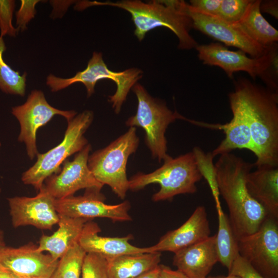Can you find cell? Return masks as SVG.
<instances>
[{
  "label": "cell",
  "mask_w": 278,
  "mask_h": 278,
  "mask_svg": "<svg viewBox=\"0 0 278 278\" xmlns=\"http://www.w3.org/2000/svg\"><path fill=\"white\" fill-rule=\"evenodd\" d=\"M80 278H109L107 260L94 253H86Z\"/></svg>",
  "instance_id": "obj_30"
},
{
  "label": "cell",
  "mask_w": 278,
  "mask_h": 278,
  "mask_svg": "<svg viewBox=\"0 0 278 278\" xmlns=\"http://www.w3.org/2000/svg\"><path fill=\"white\" fill-rule=\"evenodd\" d=\"M1 143L0 142V149H1Z\"/></svg>",
  "instance_id": "obj_41"
},
{
  "label": "cell",
  "mask_w": 278,
  "mask_h": 278,
  "mask_svg": "<svg viewBox=\"0 0 278 278\" xmlns=\"http://www.w3.org/2000/svg\"><path fill=\"white\" fill-rule=\"evenodd\" d=\"M160 264L153 269L141 275L136 278H159Z\"/></svg>",
  "instance_id": "obj_37"
},
{
  "label": "cell",
  "mask_w": 278,
  "mask_h": 278,
  "mask_svg": "<svg viewBox=\"0 0 278 278\" xmlns=\"http://www.w3.org/2000/svg\"><path fill=\"white\" fill-rule=\"evenodd\" d=\"M261 12H265L278 19V1L277 0L261 1L260 4Z\"/></svg>",
  "instance_id": "obj_35"
},
{
  "label": "cell",
  "mask_w": 278,
  "mask_h": 278,
  "mask_svg": "<svg viewBox=\"0 0 278 278\" xmlns=\"http://www.w3.org/2000/svg\"><path fill=\"white\" fill-rule=\"evenodd\" d=\"M11 113L21 126L18 141L25 144L27 155L31 160L39 153L36 145L37 130L55 115L62 116L68 121L77 114L74 110L64 111L52 107L43 92L37 90L31 92L24 104L12 107Z\"/></svg>",
  "instance_id": "obj_11"
},
{
  "label": "cell",
  "mask_w": 278,
  "mask_h": 278,
  "mask_svg": "<svg viewBox=\"0 0 278 278\" xmlns=\"http://www.w3.org/2000/svg\"><path fill=\"white\" fill-rule=\"evenodd\" d=\"M173 265L188 278H205L218 262L216 234L174 253Z\"/></svg>",
  "instance_id": "obj_20"
},
{
  "label": "cell",
  "mask_w": 278,
  "mask_h": 278,
  "mask_svg": "<svg viewBox=\"0 0 278 278\" xmlns=\"http://www.w3.org/2000/svg\"><path fill=\"white\" fill-rule=\"evenodd\" d=\"M159 278H188L179 270H173L169 267L160 265Z\"/></svg>",
  "instance_id": "obj_36"
},
{
  "label": "cell",
  "mask_w": 278,
  "mask_h": 278,
  "mask_svg": "<svg viewBox=\"0 0 278 278\" xmlns=\"http://www.w3.org/2000/svg\"><path fill=\"white\" fill-rule=\"evenodd\" d=\"M132 89L137 99V111L127 119L126 125L144 129L145 143L152 157L161 162L169 156L165 135L168 126L177 119L185 120L186 118L170 110L163 101L150 96L140 83L137 82Z\"/></svg>",
  "instance_id": "obj_8"
},
{
  "label": "cell",
  "mask_w": 278,
  "mask_h": 278,
  "mask_svg": "<svg viewBox=\"0 0 278 278\" xmlns=\"http://www.w3.org/2000/svg\"><path fill=\"white\" fill-rule=\"evenodd\" d=\"M246 187L269 216L278 219V166L256 168L248 173Z\"/></svg>",
  "instance_id": "obj_21"
},
{
  "label": "cell",
  "mask_w": 278,
  "mask_h": 278,
  "mask_svg": "<svg viewBox=\"0 0 278 278\" xmlns=\"http://www.w3.org/2000/svg\"><path fill=\"white\" fill-rule=\"evenodd\" d=\"M105 198L100 190L86 189L83 196H71L56 199L55 206L58 215L89 220L95 218H105L114 222L131 220L129 214L128 201L114 205L104 202Z\"/></svg>",
  "instance_id": "obj_12"
},
{
  "label": "cell",
  "mask_w": 278,
  "mask_h": 278,
  "mask_svg": "<svg viewBox=\"0 0 278 278\" xmlns=\"http://www.w3.org/2000/svg\"><path fill=\"white\" fill-rule=\"evenodd\" d=\"M260 0H253L237 26L258 44L268 47L277 43L278 31L263 16L260 10Z\"/></svg>",
  "instance_id": "obj_24"
},
{
  "label": "cell",
  "mask_w": 278,
  "mask_h": 278,
  "mask_svg": "<svg viewBox=\"0 0 278 278\" xmlns=\"http://www.w3.org/2000/svg\"><path fill=\"white\" fill-rule=\"evenodd\" d=\"M40 2L39 0L21 1L20 9L15 12L16 29L18 32L27 29V25L36 14V5Z\"/></svg>",
  "instance_id": "obj_32"
},
{
  "label": "cell",
  "mask_w": 278,
  "mask_h": 278,
  "mask_svg": "<svg viewBox=\"0 0 278 278\" xmlns=\"http://www.w3.org/2000/svg\"><path fill=\"white\" fill-rule=\"evenodd\" d=\"M186 11L191 19L193 28L226 46L236 47L251 57L259 58L263 56L270 47H264L254 41L236 24L227 22L217 16L193 11L189 8L188 3Z\"/></svg>",
  "instance_id": "obj_15"
},
{
  "label": "cell",
  "mask_w": 278,
  "mask_h": 278,
  "mask_svg": "<svg viewBox=\"0 0 278 278\" xmlns=\"http://www.w3.org/2000/svg\"><path fill=\"white\" fill-rule=\"evenodd\" d=\"M159 252L129 254L107 259L109 278H136L157 267Z\"/></svg>",
  "instance_id": "obj_23"
},
{
  "label": "cell",
  "mask_w": 278,
  "mask_h": 278,
  "mask_svg": "<svg viewBox=\"0 0 278 278\" xmlns=\"http://www.w3.org/2000/svg\"><path fill=\"white\" fill-rule=\"evenodd\" d=\"M192 152L202 177L205 178L210 187L216 208L221 207L216 169L213 163L214 157L211 152L205 153L198 147H195Z\"/></svg>",
  "instance_id": "obj_28"
},
{
  "label": "cell",
  "mask_w": 278,
  "mask_h": 278,
  "mask_svg": "<svg viewBox=\"0 0 278 278\" xmlns=\"http://www.w3.org/2000/svg\"><path fill=\"white\" fill-rule=\"evenodd\" d=\"M184 1L164 0L143 2L139 0L113 2L82 1L83 10L93 6H109L128 11L135 25L134 35L141 41L146 34L154 28L164 27L169 29L179 40L178 48L190 49L198 45L190 36L192 22L186 11Z\"/></svg>",
  "instance_id": "obj_3"
},
{
  "label": "cell",
  "mask_w": 278,
  "mask_h": 278,
  "mask_svg": "<svg viewBox=\"0 0 278 278\" xmlns=\"http://www.w3.org/2000/svg\"><path fill=\"white\" fill-rule=\"evenodd\" d=\"M205 278H240V277L237 275L229 274L228 276H225V277H221V276L206 277Z\"/></svg>",
  "instance_id": "obj_40"
},
{
  "label": "cell",
  "mask_w": 278,
  "mask_h": 278,
  "mask_svg": "<svg viewBox=\"0 0 278 278\" xmlns=\"http://www.w3.org/2000/svg\"><path fill=\"white\" fill-rule=\"evenodd\" d=\"M6 48L3 38L0 37V90L6 94L24 96L27 74L20 75L5 62L3 54Z\"/></svg>",
  "instance_id": "obj_26"
},
{
  "label": "cell",
  "mask_w": 278,
  "mask_h": 278,
  "mask_svg": "<svg viewBox=\"0 0 278 278\" xmlns=\"http://www.w3.org/2000/svg\"><path fill=\"white\" fill-rule=\"evenodd\" d=\"M217 211L218 229L216 234V246L218 262L229 271L239 254L237 240L234 234L229 219L222 207L217 208Z\"/></svg>",
  "instance_id": "obj_25"
},
{
  "label": "cell",
  "mask_w": 278,
  "mask_h": 278,
  "mask_svg": "<svg viewBox=\"0 0 278 278\" xmlns=\"http://www.w3.org/2000/svg\"><path fill=\"white\" fill-rule=\"evenodd\" d=\"M211 230L204 206L196 207L189 218L178 228L168 231L154 245L149 247L151 252H176L203 240L210 236Z\"/></svg>",
  "instance_id": "obj_18"
},
{
  "label": "cell",
  "mask_w": 278,
  "mask_h": 278,
  "mask_svg": "<svg viewBox=\"0 0 278 278\" xmlns=\"http://www.w3.org/2000/svg\"><path fill=\"white\" fill-rule=\"evenodd\" d=\"M139 144L136 128L128 130L107 147L89 155L88 165L95 179L101 184L109 186L113 193L124 199L129 189L126 165L129 156Z\"/></svg>",
  "instance_id": "obj_6"
},
{
  "label": "cell",
  "mask_w": 278,
  "mask_h": 278,
  "mask_svg": "<svg viewBox=\"0 0 278 278\" xmlns=\"http://www.w3.org/2000/svg\"><path fill=\"white\" fill-rule=\"evenodd\" d=\"M86 254L79 243L75 244L59 259L50 278H80Z\"/></svg>",
  "instance_id": "obj_27"
},
{
  "label": "cell",
  "mask_w": 278,
  "mask_h": 278,
  "mask_svg": "<svg viewBox=\"0 0 278 278\" xmlns=\"http://www.w3.org/2000/svg\"><path fill=\"white\" fill-rule=\"evenodd\" d=\"M91 146L88 144L77 153L73 161L66 160L60 171L48 177L43 186L56 199L73 196L81 189L100 190L103 185L94 177L88 165Z\"/></svg>",
  "instance_id": "obj_13"
},
{
  "label": "cell",
  "mask_w": 278,
  "mask_h": 278,
  "mask_svg": "<svg viewBox=\"0 0 278 278\" xmlns=\"http://www.w3.org/2000/svg\"><path fill=\"white\" fill-rule=\"evenodd\" d=\"M143 71L138 68H129L121 72L110 70L105 63L102 54L94 51L86 67L78 72L71 78H63L49 75L46 78V84L53 92H58L71 85L81 82L85 86L87 96L90 97L95 92L96 83L102 79H108L116 85L115 93L109 96V101L116 114H118L131 89L143 77Z\"/></svg>",
  "instance_id": "obj_5"
},
{
  "label": "cell",
  "mask_w": 278,
  "mask_h": 278,
  "mask_svg": "<svg viewBox=\"0 0 278 278\" xmlns=\"http://www.w3.org/2000/svg\"><path fill=\"white\" fill-rule=\"evenodd\" d=\"M229 274L237 275L240 278H265L239 254L233 262Z\"/></svg>",
  "instance_id": "obj_33"
},
{
  "label": "cell",
  "mask_w": 278,
  "mask_h": 278,
  "mask_svg": "<svg viewBox=\"0 0 278 278\" xmlns=\"http://www.w3.org/2000/svg\"><path fill=\"white\" fill-rule=\"evenodd\" d=\"M15 1L0 0V37L8 35L14 37L19 33L12 25V18L15 8Z\"/></svg>",
  "instance_id": "obj_31"
},
{
  "label": "cell",
  "mask_w": 278,
  "mask_h": 278,
  "mask_svg": "<svg viewBox=\"0 0 278 278\" xmlns=\"http://www.w3.org/2000/svg\"><path fill=\"white\" fill-rule=\"evenodd\" d=\"M101 229L98 224L89 220L83 228L79 245L86 253H94L106 259L121 255L151 252L149 247L140 248L131 245V234L121 237H105L99 235Z\"/></svg>",
  "instance_id": "obj_19"
},
{
  "label": "cell",
  "mask_w": 278,
  "mask_h": 278,
  "mask_svg": "<svg viewBox=\"0 0 278 278\" xmlns=\"http://www.w3.org/2000/svg\"><path fill=\"white\" fill-rule=\"evenodd\" d=\"M93 113L85 110L67 121L62 141L44 153H38L35 164L23 173L21 180L39 190L45 180L61 170L60 165L71 155L78 153L88 144L84 133L93 120Z\"/></svg>",
  "instance_id": "obj_7"
},
{
  "label": "cell",
  "mask_w": 278,
  "mask_h": 278,
  "mask_svg": "<svg viewBox=\"0 0 278 278\" xmlns=\"http://www.w3.org/2000/svg\"><path fill=\"white\" fill-rule=\"evenodd\" d=\"M253 0H221L217 17L232 24L244 17Z\"/></svg>",
  "instance_id": "obj_29"
},
{
  "label": "cell",
  "mask_w": 278,
  "mask_h": 278,
  "mask_svg": "<svg viewBox=\"0 0 278 278\" xmlns=\"http://www.w3.org/2000/svg\"><path fill=\"white\" fill-rule=\"evenodd\" d=\"M268 216L254 233L237 240L239 254L265 278H278V221Z\"/></svg>",
  "instance_id": "obj_10"
},
{
  "label": "cell",
  "mask_w": 278,
  "mask_h": 278,
  "mask_svg": "<svg viewBox=\"0 0 278 278\" xmlns=\"http://www.w3.org/2000/svg\"><path fill=\"white\" fill-rule=\"evenodd\" d=\"M233 91L246 115L256 168L278 166V92L240 77Z\"/></svg>",
  "instance_id": "obj_1"
},
{
  "label": "cell",
  "mask_w": 278,
  "mask_h": 278,
  "mask_svg": "<svg viewBox=\"0 0 278 278\" xmlns=\"http://www.w3.org/2000/svg\"><path fill=\"white\" fill-rule=\"evenodd\" d=\"M29 244L18 248L0 246V266L18 278H50L59 260Z\"/></svg>",
  "instance_id": "obj_16"
},
{
  "label": "cell",
  "mask_w": 278,
  "mask_h": 278,
  "mask_svg": "<svg viewBox=\"0 0 278 278\" xmlns=\"http://www.w3.org/2000/svg\"><path fill=\"white\" fill-rule=\"evenodd\" d=\"M59 217L58 230L50 236L43 235L37 248L39 252L47 251L56 260H59L78 243L84 225L89 221L61 215Z\"/></svg>",
  "instance_id": "obj_22"
},
{
  "label": "cell",
  "mask_w": 278,
  "mask_h": 278,
  "mask_svg": "<svg viewBox=\"0 0 278 278\" xmlns=\"http://www.w3.org/2000/svg\"><path fill=\"white\" fill-rule=\"evenodd\" d=\"M4 238V237L3 231L0 230V246L5 245Z\"/></svg>",
  "instance_id": "obj_39"
},
{
  "label": "cell",
  "mask_w": 278,
  "mask_h": 278,
  "mask_svg": "<svg viewBox=\"0 0 278 278\" xmlns=\"http://www.w3.org/2000/svg\"><path fill=\"white\" fill-rule=\"evenodd\" d=\"M1 187H0V193H1Z\"/></svg>",
  "instance_id": "obj_42"
},
{
  "label": "cell",
  "mask_w": 278,
  "mask_h": 278,
  "mask_svg": "<svg viewBox=\"0 0 278 278\" xmlns=\"http://www.w3.org/2000/svg\"><path fill=\"white\" fill-rule=\"evenodd\" d=\"M0 278H18L12 273L0 266Z\"/></svg>",
  "instance_id": "obj_38"
},
{
  "label": "cell",
  "mask_w": 278,
  "mask_h": 278,
  "mask_svg": "<svg viewBox=\"0 0 278 278\" xmlns=\"http://www.w3.org/2000/svg\"><path fill=\"white\" fill-rule=\"evenodd\" d=\"M196 49L199 59L204 64L220 67L230 78L235 73L245 72L254 79L259 77L263 80L269 68L278 59L277 43L259 58L248 57L240 50H229L219 43L198 45Z\"/></svg>",
  "instance_id": "obj_9"
},
{
  "label": "cell",
  "mask_w": 278,
  "mask_h": 278,
  "mask_svg": "<svg viewBox=\"0 0 278 278\" xmlns=\"http://www.w3.org/2000/svg\"><path fill=\"white\" fill-rule=\"evenodd\" d=\"M34 197L16 196L7 198L12 225L18 228L32 225L42 230H52L59 217L55 199L44 186Z\"/></svg>",
  "instance_id": "obj_14"
},
{
  "label": "cell",
  "mask_w": 278,
  "mask_h": 278,
  "mask_svg": "<svg viewBox=\"0 0 278 278\" xmlns=\"http://www.w3.org/2000/svg\"><path fill=\"white\" fill-rule=\"evenodd\" d=\"M163 161V164L152 172H138L132 177L129 180V189L136 191L150 184L158 183L160 188L152 197L155 202L196 192V184L203 177L192 151L176 158L169 155Z\"/></svg>",
  "instance_id": "obj_4"
},
{
  "label": "cell",
  "mask_w": 278,
  "mask_h": 278,
  "mask_svg": "<svg viewBox=\"0 0 278 278\" xmlns=\"http://www.w3.org/2000/svg\"><path fill=\"white\" fill-rule=\"evenodd\" d=\"M229 99L233 114V117L229 123L212 124L190 119L188 121L200 126L223 130L225 137L211 152L214 157L230 153L236 149H246L254 153L250 129L242 105L234 92L229 93Z\"/></svg>",
  "instance_id": "obj_17"
},
{
  "label": "cell",
  "mask_w": 278,
  "mask_h": 278,
  "mask_svg": "<svg viewBox=\"0 0 278 278\" xmlns=\"http://www.w3.org/2000/svg\"><path fill=\"white\" fill-rule=\"evenodd\" d=\"M188 7L197 12L217 16L221 0H191Z\"/></svg>",
  "instance_id": "obj_34"
},
{
  "label": "cell",
  "mask_w": 278,
  "mask_h": 278,
  "mask_svg": "<svg viewBox=\"0 0 278 278\" xmlns=\"http://www.w3.org/2000/svg\"><path fill=\"white\" fill-rule=\"evenodd\" d=\"M214 165L219 194L228 207L230 223L238 240L256 232L268 216L246 187L247 176L254 166L231 152L220 154Z\"/></svg>",
  "instance_id": "obj_2"
}]
</instances>
